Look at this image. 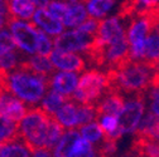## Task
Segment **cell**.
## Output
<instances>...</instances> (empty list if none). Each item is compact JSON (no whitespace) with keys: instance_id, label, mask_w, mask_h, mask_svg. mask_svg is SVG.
I'll use <instances>...</instances> for the list:
<instances>
[{"instance_id":"1","label":"cell","mask_w":159,"mask_h":157,"mask_svg":"<svg viewBox=\"0 0 159 157\" xmlns=\"http://www.w3.org/2000/svg\"><path fill=\"white\" fill-rule=\"evenodd\" d=\"M18 129L19 138L32 150H53L65 133L62 126L39 107L28 111L24 118L18 123Z\"/></svg>"},{"instance_id":"2","label":"cell","mask_w":159,"mask_h":157,"mask_svg":"<svg viewBox=\"0 0 159 157\" xmlns=\"http://www.w3.org/2000/svg\"><path fill=\"white\" fill-rule=\"evenodd\" d=\"M0 87L14 94L29 108H37L49 91L48 78L38 75L25 66L0 75Z\"/></svg>"},{"instance_id":"3","label":"cell","mask_w":159,"mask_h":157,"mask_svg":"<svg viewBox=\"0 0 159 157\" xmlns=\"http://www.w3.org/2000/svg\"><path fill=\"white\" fill-rule=\"evenodd\" d=\"M155 69L144 62L126 61L119 68L109 72L111 89L121 94H143L152 88Z\"/></svg>"},{"instance_id":"4","label":"cell","mask_w":159,"mask_h":157,"mask_svg":"<svg viewBox=\"0 0 159 157\" xmlns=\"http://www.w3.org/2000/svg\"><path fill=\"white\" fill-rule=\"evenodd\" d=\"M109 91H111L109 72L98 68H90L80 74L78 87L72 100L78 104L96 106Z\"/></svg>"},{"instance_id":"5","label":"cell","mask_w":159,"mask_h":157,"mask_svg":"<svg viewBox=\"0 0 159 157\" xmlns=\"http://www.w3.org/2000/svg\"><path fill=\"white\" fill-rule=\"evenodd\" d=\"M8 29L13 35L18 50L25 58L37 54V44L41 32L34 27L32 22L10 19Z\"/></svg>"},{"instance_id":"6","label":"cell","mask_w":159,"mask_h":157,"mask_svg":"<svg viewBox=\"0 0 159 157\" xmlns=\"http://www.w3.org/2000/svg\"><path fill=\"white\" fill-rule=\"evenodd\" d=\"M124 19H125V16L116 14V15H111L100 22L97 34L95 36L93 52L101 50L114 43H117V42L126 39L128 27L124 24Z\"/></svg>"},{"instance_id":"7","label":"cell","mask_w":159,"mask_h":157,"mask_svg":"<svg viewBox=\"0 0 159 157\" xmlns=\"http://www.w3.org/2000/svg\"><path fill=\"white\" fill-rule=\"evenodd\" d=\"M56 49L90 57L95 48V36L87 35L78 29H66L54 39Z\"/></svg>"},{"instance_id":"8","label":"cell","mask_w":159,"mask_h":157,"mask_svg":"<svg viewBox=\"0 0 159 157\" xmlns=\"http://www.w3.org/2000/svg\"><path fill=\"white\" fill-rule=\"evenodd\" d=\"M144 112H145L144 94H138L131 97L130 100H125L124 108L117 117L120 132L123 136L136 133L144 117Z\"/></svg>"},{"instance_id":"9","label":"cell","mask_w":159,"mask_h":157,"mask_svg":"<svg viewBox=\"0 0 159 157\" xmlns=\"http://www.w3.org/2000/svg\"><path fill=\"white\" fill-rule=\"evenodd\" d=\"M49 59L54 67V70L81 74L87 69V57L81 54L54 49L49 55Z\"/></svg>"},{"instance_id":"10","label":"cell","mask_w":159,"mask_h":157,"mask_svg":"<svg viewBox=\"0 0 159 157\" xmlns=\"http://www.w3.org/2000/svg\"><path fill=\"white\" fill-rule=\"evenodd\" d=\"M80 74L71 72H59L54 70L48 78L49 89L61 94L66 100H72V97L78 87Z\"/></svg>"},{"instance_id":"11","label":"cell","mask_w":159,"mask_h":157,"mask_svg":"<svg viewBox=\"0 0 159 157\" xmlns=\"http://www.w3.org/2000/svg\"><path fill=\"white\" fill-rule=\"evenodd\" d=\"M30 108L23 103L20 100L8 92L5 88L0 87V114L11 120L13 122L19 123Z\"/></svg>"},{"instance_id":"12","label":"cell","mask_w":159,"mask_h":157,"mask_svg":"<svg viewBox=\"0 0 159 157\" xmlns=\"http://www.w3.org/2000/svg\"><path fill=\"white\" fill-rule=\"evenodd\" d=\"M32 23L39 32L47 34L48 36H51L53 39L58 38L66 30L61 19H58L57 16L51 14L46 8L37 9V11L32 19Z\"/></svg>"},{"instance_id":"13","label":"cell","mask_w":159,"mask_h":157,"mask_svg":"<svg viewBox=\"0 0 159 157\" xmlns=\"http://www.w3.org/2000/svg\"><path fill=\"white\" fill-rule=\"evenodd\" d=\"M152 32V25L147 15H133L126 29V38L129 45L147 42Z\"/></svg>"},{"instance_id":"14","label":"cell","mask_w":159,"mask_h":157,"mask_svg":"<svg viewBox=\"0 0 159 157\" xmlns=\"http://www.w3.org/2000/svg\"><path fill=\"white\" fill-rule=\"evenodd\" d=\"M53 118L62 126L65 131L80 129V104L73 100H67L66 103L58 109Z\"/></svg>"},{"instance_id":"15","label":"cell","mask_w":159,"mask_h":157,"mask_svg":"<svg viewBox=\"0 0 159 157\" xmlns=\"http://www.w3.org/2000/svg\"><path fill=\"white\" fill-rule=\"evenodd\" d=\"M89 19L85 2L81 0H67V8L62 18L66 29H77Z\"/></svg>"},{"instance_id":"16","label":"cell","mask_w":159,"mask_h":157,"mask_svg":"<svg viewBox=\"0 0 159 157\" xmlns=\"http://www.w3.org/2000/svg\"><path fill=\"white\" fill-rule=\"evenodd\" d=\"M125 104V98L121 93H119L114 89L109 91L101 100L96 104V109L98 114H107L119 117L120 112L123 111Z\"/></svg>"},{"instance_id":"17","label":"cell","mask_w":159,"mask_h":157,"mask_svg":"<svg viewBox=\"0 0 159 157\" xmlns=\"http://www.w3.org/2000/svg\"><path fill=\"white\" fill-rule=\"evenodd\" d=\"M8 9L10 19L32 22L38 8L34 0H8Z\"/></svg>"},{"instance_id":"18","label":"cell","mask_w":159,"mask_h":157,"mask_svg":"<svg viewBox=\"0 0 159 157\" xmlns=\"http://www.w3.org/2000/svg\"><path fill=\"white\" fill-rule=\"evenodd\" d=\"M89 18H92L97 22H101L104 19L111 16L110 13L117 4L112 0H87L85 2Z\"/></svg>"},{"instance_id":"19","label":"cell","mask_w":159,"mask_h":157,"mask_svg":"<svg viewBox=\"0 0 159 157\" xmlns=\"http://www.w3.org/2000/svg\"><path fill=\"white\" fill-rule=\"evenodd\" d=\"M24 66L32 72H34L35 74L46 77V78H49L54 72V67L49 59V57L39 55V54L27 57L24 61Z\"/></svg>"},{"instance_id":"20","label":"cell","mask_w":159,"mask_h":157,"mask_svg":"<svg viewBox=\"0 0 159 157\" xmlns=\"http://www.w3.org/2000/svg\"><path fill=\"white\" fill-rule=\"evenodd\" d=\"M32 151L33 150L19 137L0 145V157H32Z\"/></svg>"},{"instance_id":"21","label":"cell","mask_w":159,"mask_h":157,"mask_svg":"<svg viewBox=\"0 0 159 157\" xmlns=\"http://www.w3.org/2000/svg\"><path fill=\"white\" fill-rule=\"evenodd\" d=\"M78 132L84 140H86L87 142H90L91 145H93L96 147H100L104 143V141L106 140L105 132L102 131L101 126L98 125L97 121H93L91 123L82 126L78 129Z\"/></svg>"},{"instance_id":"22","label":"cell","mask_w":159,"mask_h":157,"mask_svg":"<svg viewBox=\"0 0 159 157\" xmlns=\"http://www.w3.org/2000/svg\"><path fill=\"white\" fill-rule=\"evenodd\" d=\"M78 137H80L78 129L65 131V133L61 137L59 142L52 150L53 157H68L70 153H71V150L73 147V143H75V141L78 138Z\"/></svg>"},{"instance_id":"23","label":"cell","mask_w":159,"mask_h":157,"mask_svg":"<svg viewBox=\"0 0 159 157\" xmlns=\"http://www.w3.org/2000/svg\"><path fill=\"white\" fill-rule=\"evenodd\" d=\"M97 122L101 126L102 131L105 132L106 140L117 141L123 136L120 132V126H119V118L115 116H107V114H98Z\"/></svg>"},{"instance_id":"24","label":"cell","mask_w":159,"mask_h":157,"mask_svg":"<svg viewBox=\"0 0 159 157\" xmlns=\"http://www.w3.org/2000/svg\"><path fill=\"white\" fill-rule=\"evenodd\" d=\"M24 61L25 57L19 50L2 55L0 57V75L8 74L18 68H20L22 66H24Z\"/></svg>"},{"instance_id":"25","label":"cell","mask_w":159,"mask_h":157,"mask_svg":"<svg viewBox=\"0 0 159 157\" xmlns=\"http://www.w3.org/2000/svg\"><path fill=\"white\" fill-rule=\"evenodd\" d=\"M66 98L62 97L61 94H58L53 91H48L47 94L44 95V98L42 100L39 108H41L44 113H47L51 117H54V114L58 112V109L61 108L65 103H66Z\"/></svg>"},{"instance_id":"26","label":"cell","mask_w":159,"mask_h":157,"mask_svg":"<svg viewBox=\"0 0 159 157\" xmlns=\"http://www.w3.org/2000/svg\"><path fill=\"white\" fill-rule=\"evenodd\" d=\"M133 150L138 157H159V143L152 140L136 137Z\"/></svg>"},{"instance_id":"27","label":"cell","mask_w":159,"mask_h":157,"mask_svg":"<svg viewBox=\"0 0 159 157\" xmlns=\"http://www.w3.org/2000/svg\"><path fill=\"white\" fill-rule=\"evenodd\" d=\"M68 157H100V152L96 146L91 145L80 136L75 141Z\"/></svg>"},{"instance_id":"28","label":"cell","mask_w":159,"mask_h":157,"mask_svg":"<svg viewBox=\"0 0 159 157\" xmlns=\"http://www.w3.org/2000/svg\"><path fill=\"white\" fill-rule=\"evenodd\" d=\"M19 137L18 123L0 114V145L13 141Z\"/></svg>"},{"instance_id":"29","label":"cell","mask_w":159,"mask_h":157,"mask_svg":"<svg viewBox=\"0 0 159 157\" xmlns=\"http://www.w3.org/2000/svg\"><path fill=\"white\" fill-rule=\"evenodd\" d=\"M15 50H18L16 44L14 42L10 30L7 27L0 30V57L8 53H11V52H15Z\"/></svg>"},{"instance_id":"30","label":"cell","mask_w":159,"mask_h":157,"mask_svg":"<svg viewBox=\"0 0 159 157\" xmlns=\"http://www.w3.org/2000/svg\"><path fill=\"white\" fill-rule=\"evenodd\" d=\"M54 49H56L54 39L41 32V34H39V39H38V44H37V54L49 57L53 53Z\"/></svg>"},{"instance_id":"31","label":"cell","mask_w":159,"mask_h":157,"mask_svg":"<svg viewBox=\"0 0 159 157\" xmlns=\"http://www.w3.org/2000/svg\"><path fill=\"white\" fill-rule=\"evenodd\" d=\"M66 8H67V0H49V4L46 9L51 14H53L54 16H57L58 19L62 20Z\"/></svg>"},{"instance_id":"32","label":"cell","mask_w":159,"mask_h":157,"mask_svg":"<svg viewBox=\"0 0 159 157\" xmlns=\"http://www.w3.org/2000/svg\"><path fill=\"white\" fill-rule=\"evenodd\" d=\"M98 25H100V22L95 20L92 18H89L80 27L77 28L78 30H81L82 33L87 34V35H91V36H96L97 34V30H98Z\"/></svg>"},{"instance_id":"33","label":"cell","mask_w":159,"mask_h":157,"mask_svg":"<svg viewBox=\"0 0 159 157\" xmlns=\"http://www.w3.org/2000/svg\"><path fill=\"white\" fill-rule=\"evenodd\" d=\"M97 148H98V152H100V157H112V155H115V152L117 150L116 141L105 140L104 143Z\"/></svg>"},{"instance_id":"34","label":"cell","mask_w":159,"mask_h":157,"mask_svg":"<svg viewBox=\"0 0 159 157\" xmlns=\"http://www.w3.org/2000/svg\"><path fill=\"white\" fill-rule=\"evenodd\" d=\"M10 22V15L8 9V0H0V30L8 27Z\"/></svg>"},{"instance_id":"35","label":"cell","mask_w":159,"mask_h":157,"mask_svg":"<svg viewBox=\"0 0 159 157\" xmlns=\"http://www.w3.org/2000/svg\"><path fill=\"white\" fill-rule=\"evenodd\" d=\"M149 98H150V109L149 111H152L159 118V87L150 88Z\"/></svg>"},{"instance_id":"36","label":"cell","mask_w":159,"mask_h":157,"mask_svg":"<svg viewBox=\"0 0 159 157\" xmlns=\"http://www.w3.org/2000/svg\"><path fill=\"white\" fill-rule=\"evenodd\" d=\"M32 157H53V153L48 148H37L32 151Z\"/></svg>"},{"instance_id":"37","label":"cell","mask_w":159,"mask_h":157,"mask_svg":"<svg viewBox=\"0 0 159 157\" xmlns=\"http://www.w3.org/2000/svg\"><path fill=\"white\" fill-rule=\"evenodd\" d=\"M155 72L159 73V63H158V66H157V68H155Z\"/></svg>"}]
</instances>
